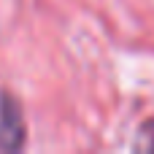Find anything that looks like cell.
<instances>
[{
  "label": "cell",
  "instance_id": "cell-1",
  "mask_svg": "<svg viewBox=\"0 0 154 154\" xmlns=\"http://www.w3.org/2000/svg\"><path fill=\"white\" fill-rule=\"evenodd\" d=\"M24 138H27V127H24L22 103L8 89H0V149L19 152L24 149Z\"/></svg>",
  "mask_w": 154,
  "mask_h": 154
}]
</instances>
